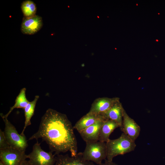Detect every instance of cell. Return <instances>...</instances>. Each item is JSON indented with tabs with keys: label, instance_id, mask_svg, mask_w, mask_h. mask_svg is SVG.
I'll return each instance as SVG.
<instances>
[{
	"label": "cell",
	"instance_id": "obj_1",
	"mask_svg": "<svg viewBox=\"0 0 165 165\" xmlns=\"http://www.w3.org/2000/svg\"><path fill=\"white\" fill-rule=\"evenodd\" d=\"M74 127L67 116L49 108L42 116L38 129L28 140L41 138L54 155L69 152L72 156L78 154L77 143Z\"/></svg>",
	"mask_w": 165,
	"mask_h": 165
},
{
	"label": "cell",
	"instance_id": "obj_2",
	"mask_svg": "<svg viewBox=\"0 0 165 165\" xmlns=\"http://www.w3.org/2000/svg\"><path fill=\"white\" fill-rule=\"evenodd\" d=\"M107 160L112 161L114 157L122 155L134 150L136 147L135 141L123 133L120 137L115 139H109L106 142Z\"/></svg>",
	"mask_w": 165,
	"mask_h": 165
},
{
	"label": "cell",
	"instance_id": "obj_3",
	"mask_svg": "<svg viewBox=\"0 0 165 165\" xmlns=\"http://www.w3.org/2000/svg\"><path fill=\"white\" fill-rule=\"evenodd\" d=\"M82 155L85 160L94 162L99 165L107 158L106 142L99 141L86 142V147L82 152Z\"/></svg>",
	"mask_w": 165,
	"mask_h": 165
},
{
	"label": "cell",
	"instance_id": "obj_4",
	"mask_svg": "<svg viewBox=\"0 0 165 165\" xmlns=\"http://www.w3.org/2000/svg\"><path fill=\"white\" fill-rule=\"evenodd\" d=\"M5 124L3 131L6 139L11 147L25 151L28 146V140L24 134H19L15 127L7 118H2Z\"/></svg>",
	"mask_w": 165,
	"mask_h": 165
},
{
	"label": "cell",
	"instance_id": "obj_5",
	"mask_svg": "<svg viewBox=\"0 0 165 165\" xmlns=\"http://www.w3.org/2000/svg\"><path fill=\"white\" fill-rule=\"evenodd\" d=\"M27 157L32 165H55L56 161L54 154L43 150L38 141L33 145L32 151L27 155Z\"/></svg>",
	"mask_w": 165,
	"mask_h": 165
},
{
	"label": "cell",
	"instance_id": "obj_6",
	"mask_svg": "<svg viewBox=\"0 0 165 165\" xmlns=\"http://www.w3.org/2000/svg\"><path fill=\"white\" fill-rule=\"evenodd\" d=\"M27 158L25 151L11 147L0 149V160L4 165H20Z\"/></svg>",
	"mask_w": 165,
	"mask_h": 165
},
{
	"label": "cell",
	"instance_id": "obj_7",
	"mask_svg": "<svg viewBox=\"0 0 165 165\" xmlns=\"http://www.w3.org/2000/svg\"><path fill=\"white\" fill-rule=\"evenodd\" d=\"M120 129L123 133L134 141L139 136L141 130L140 127L127 115L124 109L123 111L122 125Z\"/></svg>",
	"mask_w": 165,
	"mask_h": 165
},
{
	"label": "cell",
	"instance_id": "obj_8",
	"mask_svg": "<svg viewBox=\"0 0 165 165\" xmlns=\"http://www.w3.org/2000/svg\"><path fill=\"white\" fill-rule=\"evenodd\" d=\"M42 25V18L38 15L29 17H24L21 24V31L24 34L33 35L41 28Z\"/></svg>",
	"mask_w": 165,
	"mask_h": 165
},
{
	"label": "cell",
	"instance_id": "obj_9",
	"mask_svg": "<svg viewBox=\"0 0 165 165\" xmlns=\"http://www.w3.org/2000/svg\"><path fill=\"white\" fill-rule=\"evenodd\" d=\"M119 100L118 97L97 98L92 103L88 113L96 115L101 114L107 111L116 102Z\"/></svg>",
	"mask_w": 165,
	"mask_h": 165
},
{
	"label": "cell",
	"instance_id": "obj_10",
	"mask_svg": "<svg viewBox=\"0 0 165 165\" xmlns=\"http://www.w3.org/2000/svg\"><path fill=\"white\" fill-rule=\"evenodd\" d=\"M105 120L103 117L79 133L82 138L86 143L99 141L100 129Z\"/></svg>",
	"mask_w": 165,
	"mask_h": 165
},
{
	"label": "cell",
	"instance_id": "obj_11",
	"mask_svg": "<svg viewBox=\"0 0 165 165\" xmlns=\"http://www.w3.org/2000/svg\"><path fill=\"white\" fill-rule=\"evenodd\" d=\"M55 165H94L93 162L85 160L82 152L78 153L75 156L70 157L68 154H58L55 156Z\"/></svg>",
	"mask_w": 165,
	"mask_h": 165
},
{
	"label": "cell",
	"instance_id": "obj_12",
	"mask_svg": "<svg viewBox=\"0 0 165 165\" xmlns=\"http://www.w3.org/2000/svg\"><path fill=\"white\" fill-rule=\"evenodd\" d=\"M124 109L122 104L119 100L107 111L100 115L106 119H110L116 122L120 128L122 125Z\"/></svg>",
	"mask_w": 165,
	"mask_h": 165
},
{
	"label": "cell",
	"instance_id": "obj_13",
	"mask_svg": "<svg viewBox=\"0 0 165 165\" xmlns=\"http://www.w3.org/2000/svg\"><path fill=\"white\" fill-rule=\"evenodd\" d=\"M103 117L101 115L87 113L76 123L73 126L74 128L79 133Z\"/></svg>",
	"mask_w": 165,
	"mask_h": 165
},
{
	"label": "cell",
	"instance_id": "obj_14",
	"mask_svg": "<svg viewBox=\"0 0 165 165\" xmlns=\"http://www.w3.org/2000/svg\"><path fill=\"white\" fill-rule=\"evenodd\" d=\"M119 126L116 122L110 119H106L100 129L99 141L107 142L109 139L111 134Z\"/></svg>",
	"mask_w": 165,
	"mask_h": 165
},
{
	"label": "cell",
	"instance_id": "obj_15",
	"mask_svg": "<svg viewBox=\"0 0 165 165\" xmlns=\"http://www.w3.org/2000/svg\"><path fill=\"white\" fill-rule=\"evenodd\" d=\"M26 88H23L20 90L19 94L16 97L14 105L10 108L7 113L5 115H3L2 113L0 114L2 118H7L9 115L15 108H24L29 102L26 97Z\"/></svg>",
	"mask_w": 165,
	"mask_h": 165
},
{
	"label": "cell",
	"instance_id": "obj_16",
	"mask_svg": "<svg viewBox=\"0 0 165 165\" xmlns=\"http://www.w3.org/2000/svg\"><path fill=\"white\" fill-rule=\"evenodd\" d=\"M39 98V96H35L34 100L31 101H29L24 109L25 121L24 126L21 134H24V132L26 127L31 124V120L34 114L36 103Z\"/></svg>",
	"mask_w": 165,
	"mask_h": 165
},
{
	"label": "cell",
	"instance_id": "obj_17",
	"mask_svg": "<svg viewBox=\"0 0 165 165\" xmlns=\"http://www.w3.org/2000/svg\"><path fill=\"white\" fill-rule=\"evenodd\" d=\"M21 8L24 17H29L36 15L37 7L35 4L32 1H24L21 3Z\"/></svg>",
	"mask_w": 165,
	"mask_h": 165
},
{
	"label": "cell",
	"instance_id": "obj_18",
	"mask_svg": "<svg viewBox=\"0 0 165 165\" xmlns=\"http://www.w3.org/2000/svg\"><path fill=\"white\" fill-rule=\"evenodd\" d=\"M10 147L4 134L3 131L0 130V149Z\"/></svg>",
	"mask_w": 165,
	"mask_h": 165
},
{
	"label": "cell",
	"instance_id": "obj_19",
	"mask_svg": "<svg viewBox=\"0 0 165 165\" xmlns=\"http://www.w3.org/2000/svg\"><path fill=\"white\" fill-rule=\"evenodd\" d=\"M99 165H118L117 164L113 162V161H109L107 159L105 160L104 163H102Z\"/></svg>",
	"mask_w": 165,
	"mask_h": 165
},
{
	"label": "cell",
	"instance_id": "obj_20",
	"mask_svg": "<svg viewBox=\"0 0 165 165\" xmlns=\"http://www.w3.org/2000/svg\"><path fill=\"white\" fill-rule=\"evenodd\" d=\"M20 165H32L28 160H26L24 161Z\"/></svg>",
	"mask_w": 165,
	"mask_h": 165
},
{
	"label": "cell",
	"instance_id": "obj_21",
	"mask_svg": "<svg viewBox=\"0 0 165 165\" xmlns=\"http://www.w3.org/2000/svg\"><path fill=\"white\" fill-rule=\"evenodd\" d=\"M0 165H4L3 163L1 161H0Z\"/></svg>",
	"mask_w": 165,
	"mask_h": 165
},
{
	"label": "cell",
	"instance_id": "obj_22",
	"mask_svg": "<svg viewBox=\"0 0 165 165\" xmlns=\"http://www.w3.org/2000/svg\"><path fill=\"white\" fill-rule=\"evenodd\" d=\"M97 17H98V18H99V17L98 16H97Z\"/></svg>",
	"mask_w": 165,
	"mask_h": 165
},
{
	"label": "cell",
	"instance_id": "obj_23",
	"mask_svg": "<svg viewBox=\"0 0 165 165\" xmlns=\"http://www.w3.org/2000/svg\"><path fill=\"white\" fill-rule=\"evenodd\" d=\"M156 41H158L157 40H156Z\"/></svg>",
	"mask_w": 165,
	"mask_h": 165
}]
</instances>
